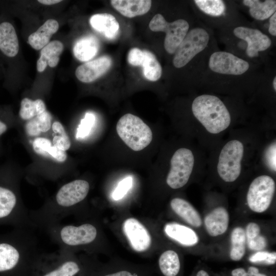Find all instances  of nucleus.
<instances>
[{
	"label": "nucleus",
	"mask_w": 276,
	"mask_h": 276,
	"mask_svg": "<svg viewBox=\"0 0 276 276\" xmlns=\"http://www.w3.org/2000/svg\"><path fill=\"white\" fill-rule=\"evenodd\" d=\"M89 182L76 179L61 187L53 200L40 208L29 212L30 220L35 228L42 229L61 223L71 210L86 197L89 190Z\"/></svg>",
	"instance_id": "1"
},
{
	"label": "nucleus",
	"mask_w": 276,
	"mask_h": 276,
	"mask_svg": "<svg viewBox=\"0 0 276 276\" xmlns=\"http://www.w3.org/2000/svg\"><path fill=\"white\" fill-rule=\"evenodd\" d=\"M39 254L32 228H14L0 234V274L35 263Z\"/></svg>",
	"instance_id": "2"
},
{
	"label": "nucleus",
	"mask_w": 276,
	"mask_h": 276,
	"mask_svg": "<svg viewBox=\"0 0 276 276\" xmlns=\"http://www.w3.org/2000/svg\"><path fill=\"white\" fill-rule=\"evenodd\" d=\"M15 183L10 177L0 173V225L33 228L29 212L20 202Z\"/></svg>",
	"instance_id": "3"
},
{
	"label": "nucleus",
	"mask_w": 276,
	"mask_h": 276,
	"mask_svg": "<svg viewBox=\"0 0 276 276\" xmlns=\"http://www.w3.org/2000/svg\"><path fill=\"white\" fill-rule=\"evenodd\" d=\"M192 110L194 117L211 133H219L230 125L231 118L228 109L215 96L197 97L193 101Z\"/></svg>",
	"instance_id": "4"
},
{
	"label": "nucleus",
	"mask_w": 276,
	"mask_h": 276,
	"mask_svg": "<svg viewBox=\"0 0 276 276\" xmlns=\"http://www.w3.org/2000/svg\"><path fill=\"white\" fill-rule=\"evenodd\" d=\"M44 230L59 248L72 250L93 244L98 237L96 226L90 223L79 225L61 223L45 227Z\"/></svg>",
	"instance_id": "5"
},
{
	"label": "nucleus",
	"mask_w": 276,
	"mask_h": 276,
	"mask_svg": "<svg viewBox=\"0 0 276 276\" xmlns=\"http://www.w3.org/2000/svg\"><path fill=\"white\" fill-rule=\"evenodd\" d=\"M116 130L124 143L135 151L145 148L153 138L150 128L141 118L131 113H126L120 118Z\"/></svg>",
	"instance_id": "6"
},
{
	"label": "nucleus",
	"mask_w": 276,
	"mask_h": 276,
	"mask_svg": "<svg viewBox=\"0 0 276 276\" xmlns=\"http://www.w3.org/2000/svg\"><path fill=\"white\" fill-rule=\"evenodd\" d=\"M244 146L238 140L228 142L222 148L217 164V172L221 178L226 182L235 181L241 171V160Z\"/></svg>",
	"instance_id": "7"
},
{
	"label": "nucleus",
	"mask_w": 276,
	"mask_h": 276,
	"mask_svg": "<svg viewBox=\"0 0 276 276\" xmlns=\"http://www.w3.org/2000/svg\"><path fill=\"white\" fill-rule=\"evenodd\" d=\"M149 27L153 32L166 33L164 48L167 53L173 54L188 33L189 25L183 19L169 22L162 14H156L150 20Z\"/></svg>",
	"instance_id": "8"
},
{
	"label": "nucleus",
	"mask_w": 276,
	"mask_h": 276,
	"mask_svg": "<svg viewBox=\"0 0 276 276\" xmlns=\"http://www.w3.org/2000/svg\"><path fill=\"white\" fill-rule=\"evenodd\" d=\"M209 39L208 33L203 28H195L189 31L175 52L174 66L181 68L186 65L206 47Z\"/></svg>",
	"instance_id": "9"
},
{
	"label": "nucleus",
	"mask_w": 276,
	"mask_h": 276,
	"mask_svg": "<svg viewBox=\"0 0 276 276\" xmlns=\"http://www.w3.org/2000/svg\"><path fill=\"white\" fill-rule=\"evenodd\" d=\"M194 164V157L189 149L181 148L173 154L166 182L172 189L183 187L188 181Z\"/></svg>",
	"instance_id": "10"
},
{
	"label": "nucleus",
	"mask_w": 276,
	"mask_h": 276,
	"mask_svg": "<svg viewBox=\"0 0 276 276\" xmlns=\"http://www.w3.org/2000/svg\"><path fill=\"white\" fill-rule=\"evenodd\" d=\"M275 189V182L269 176L261 175L254 179L247 194L250 209L256 213L265 211L271 203Z\"/></svg>",
	"instance_id": "11"
},
{
	"label": "nucleus",
	"mask_w": 276,
	"mask_h": 276,
	"mask_svg": "<svg viewBox=\"0 0 276 276\" xmlns=\"http://www.w3.org/2000/svg\"><path fill=\"white\" fill-rule=\"evenodd\" d=\"M209 66L215 73L232 75H242L249 68L246 60L224 51L213 53L210 57Z\"/></svg>",
	"instance_id": "12"
},
{
	"label": "nucleus",
	"mask_w": 276,
	"mask_h": 276,
	"mask_svg": "<svg viewBox=\"0 0 276 276\" xmlns=\"http://www.w3.org/2000/svg\"><path fill=\"white\" fill-rule=\"evenodd\" d=\"M233 33L235 36L247 42L246 54L250 58L258 56L259 52L267 50L271 44L269 37L258 29L238 27L234 29Z\"/></svg>",
	"instance_id": "13"
},
{
	"label": "nucleus",
	"mask_w": 276,
	"mask_h": 276,
	"mask_svg": "<svg viewBox=\"0 0 276 276\" xmlns=\"http://www.w3.org/2000/svg\"><path fill=\"white\" fill-rule=\"evenodd\" d=\"M122 227L124 234L133 249L142 252L150 247L151 236L146 228L137 219L133 218L126 219Z\"/></svg>",
	"instance_id": "14"
},
{
	"label": "nucleus",
	"mask_w": 276,
	"mask_h": 276,
	"mask_svg": "<svg viewBox=\"0 0 276 276\" xmlns=\"http://www.w3.org/2000/svg\"><path fill=\"white\" fill-rule=\"evenodd\" d=\"M111 62L109 56L100 57L79 66L76 70V76L84 83L93 82L107 72Z\"/></svg>",
	"instance_id": "15"
},
{
	"label": "nucleus",
	"mask_w": 276,
	"mask_h": 276,
	"mask_svg": "<svg viewBox=\"0 0 276 276\" xmlns=\"http://www.w3.org/2000/svg\"><path fill=\"white\" fill-rule=\"evenodd\" d=\"M204 222L210 236L215 237L222 235L228 228V213L224 208H216L205 216Z\"/></svg>",
	"instance_id": "16"
},
{
	"label": "nucleus",
	"mask_w": 276,
	"mask_h": 276,
	"mask_svg": "<svg viewBox=\"0 0 276 276\" xmlns=\"http://www.w3.org/2000/svg\"><path fill=\"white\" fill-rule=\"evenodd\" d=\"M91 27L109 39L115 38L118 34L119 24L116 18L109 13L93 15L89 19Z\"/></svg>",
	"instance_id": "17"
},
{
	"label": "nucleus",
	"mask_w": 276,
	"mask_h": 276,
	"mask_svg": "<svg viewBox=\"0 0 276 276\" xmlns=\"http://www.w3.org/2000/svg\"><path fill=\"white\" fill-rule=\"evenodd\" d=\"M112 7L122 15L132 18L147 13L151 8L150 0H111Z\"/></svg>",
	"instance_id": "18"
},
{
	"label": "nucleus",
	"mask_w": 276,
	"mask_h": 276,
	"mask_svg": "<svg viewBox=\"0 0 276 276\" xmlns=\"http://www.w3.org/2000/svg\"><path fill=\"white\" fill-rule=\"evenodd\" d=\"M0 50L9 57H15L18 53L17 34L13 26L8 21L0 24Z\"/></svg>",
	"instance_id": "19"
},
{
	"label": "nucleus",
	"mask_w": 276,
	"mask_h": 276,
	"mask_svg": "<svg viewBox=\"0 0 276 276\" xmlns=\"http://www.w3.org/2000/svg\"><path fill=\"white\" fill-rule=\"evenodd\" d=\"M59 29L58 21L49 19L35 32L30 35L28 42L36 50L42 49L50 42V39Z\"/></svg>",
	"instance_id": "20"
},
{
	"label": "nucleus",
	"mask_w": 276,
	"mask_h": 276,
	"mask_svg": "<svg viewBox=\"0 0 276 276\" xmlns=\"http://www.w3.org/2000/svg\"><path fill=\"white\" fill-rule=\"evenodd\" d=\"M64 49L63 43L57 40H53L44 47L41 50L40 56L37 62V70L43 72L47 65L50 67L57 66L60 55Z\"/></svg>",
	"instance_id": "21"
},
{
	"label": "nucleus",
	"mask_w": 276,
	"mask_h": 276,
	"mask_svg": "<svg viewBox=\"0 0 276 276\" xmlns=\"http://www.w3.org/2000/svg\"><path fill=\"white\" fill-rule=\"evenodd\" d=\"M164 231L169 238L184 246H193L198 242L196 233L191 228L180 224L167 223Z\"/></svg>",
	"instance_id": "22"
},
{
	"label": "nucleus",
	"mask_w": 276,
	"mask_h": 276,
	"mask_svg": "<svg viewBox=\"0 0 276 276\" xmlns=\"http://www.w3.org/2000/svg\"><path fill=\"white\" fill-rule=\"evenodd\" d=\"M173 211L190 225L199 227L202 224L200 216L188 201L180 198H173L170 202Z\"/></svg>",
	"instance_id": "23"
},
{
	"label": "nucleus",
	"mask_w": 276,
	"mask_h": 276,
	"mask_svg": "<svg viewBox=\"0 0 276 276\" xmlns=\"http://www.w3.org/2000/svg\"><path fill=\"white\" fill-rule=\"evenodd\" d=\"M99 48L97 38L93 36H86L76 41L73 48V53L79 60L86 61L96 55Z\"/></svg>",
	"instance_id": "24"
},
{
	"label": "nucleus",
	"mask_w": 276,
	"mask_h": 276,
	"mask_svg": "<svg viewBox=\"0 0 276 276\" xmlns=\"http://www.w3.org/2000/svg\"><path fill=\"white\" fill-rule=\"evenodd\" d=\"M243 3L249 8L250 15L258 20L269 18L276 10L275 0H266L263 2L259 0H244Z\"/></svg>",
	"instance_id": "25"
},
{
	"label": "nucleus",
	"mask_w": 276,
	"mask_h": 276,
	"mask_svg": "<svg viewBox=\"0 0 276 276\" xmlns=\"http://www.w3.org/2000/svg\"><path fill=\"white\" fill-rule=\"evenodd\" d=\"M52 116L47 110L28 120L25 125L27 134L31 137L39 136L52 127Z\"/></svg>",
	"instance_id": "26"
},
{
	"label": "nucleus",
	"mask_w": 276,
	"mask_h": 276,
	"mask_svg": "<svg viewBox=\"0 0 276 276\" xmlns=\"http://www.w3.org/2000/svg\"><path fill=\"white\" fill-rule=\"evenodd\" d=\"M158 264L162 273L165 276H176L180 268L179 257L172 250H168L160 255Z\"/></svg>",
	"instance_id": "27"
},
{
	"label": "nucleus",
	"mask_w": 276,
	"mask_h": 276,
	"mask_svg": "<svg viewBox=\"0 0 276 276\" xmlns=\"http://www.w3.org/2000/svg\"><path fill=\"white\" fill-rule=\"evenodd\" d=\"M144 59L142 63L144 77L150 81L159 79L162 74V67L155 56L151 52L143 50Z\"/></svg>",
	"instance_id": "28"
},
{
	"label": "nucleus",
	"mask_w": 276,
	"mask_h": 276,
	"mask_svg": "<svg viewBox=\"0 0 276 276\" xmlns=\"http://www.w3.org/2000/svg\"><path fill=\"white\" fill-rule=\"evenodd\" d=\"M231 249L230 258L238 261L240 260L245 252L246 236L245 230L241 227H235L231 234Z\"/></svg>",
	"instance_id": "29"
},
{
	"label": "nucleus",
	"mask_w": 276,
	"mask_h": 276,
	"mask_svg": "<svg viewBox=\"0 0 276 276\" xmlns=\"http://www.w3.org/2000/svg\"><path fill=\"white\" fill-rule=\"evenodd\" d=\"M46 110L45 103L42 100H32L25 98L20 103L19 115L21 119L28 121Z\"/></svg>",
	"instance_id": "30"
},
{
	"label": "nucleus",
	"mask_w": 276,
	"mask_h": 276,
	"mask_svg": "<svg viewBox=\"0 0 276 276\" xmlns=\"http://www.w3.org/2000/svg\"><path fill=\"white\" fill-rule=\"evenodd\" d=\"M246 242L248 247L252 250H261L267 245L266 238L260 234L259 225L254 222L249 223L245 229Z\"/></svg>",
	"instance_id": "31"
},
{
	"label": "nucleus",
	"mask_w": 276,
	"mask_h": 276,
	"mask_svg": "<svg viewBox=\"0 0 276 276\" xmlns=\"http://www.w3.org/2000/svg\"><path fill=\"white\" fill-rule=\"evenodd\" d=\"M194 2L201 11L211 16H221L225 10V5L223 1L195 0Z\"/></svg>",
	"instance_id": "32"
},
{
	"label": "nucleus",
	"mask_w": 276,
	"mask_h": 276,
	"mask_svg": "<svg viewBox=\"0 0 276 276\" xmlns=\"http://www.w3.org/2000/svg\"><path fill=\"white\" fill-rule=\"evenodd\" d=\"M52 129L55 134L52 140L53 145L63 151L68 150L71 147V143L62 124L58 121H55L52 124Z\"/></svg>",
	"instance_id": "33"
},
{
	"label": "nucleus",
	"mask_w": 276,
	"mask_h": 276,
	"mask_svg": "<svg viewBox=\"0 0 276 276\" xmlns=\"http://www.w3.org/2000/svg\"><path fill=\"white\" fill-rule=\"evenodd\" d=\"M80 271L79 264L72 256L58 269L43 274L42 276H74Z\"/></svg>",
	"instance_id": "34"
},
{
	"label": "nucleus",
	"mask_w": 276,
	"mask_h": 276,
	"mask_svg": "<svg viewBox=\"0 0 276 276\" xmlns=\"http://www.w3.org/2000/svg\"><path fill=\"white\" fill-rule=\"evenodd\" d=\"M34 152L45 157L52 158L56 149L50 140L45 137H37L32 143Z\"/></svg>",
	"instance_id": "35"
},
{
	"label": "nucleus",
	"mask_w": 276,
	"mask_h": 276,
	"mask_svg": "<svg viewBox=\"0 0 276 276\" xmlns=\"http://www.w3.org/2000/svg\"><path fill=\"white\" fill-rule=\"evenodd\" d=\"M95 123V116L91 112L85 113L78 126L76 134L77 139H83L87 136L91 130Z\"/></svg>",
	"instance_id": "36"
},
{
	"label": "nucleus",
	"mask_w": 276,
	"mask_h": 276,
	"mask_svg": "<svg viewBox=\"0 0 276 276\" xmlns=\"http://www.w3.org/2000/svg\"><path fill=\"white\" fill-rule=\"evenodd\" d=\"M249 261L254 263L273 265L276 262V253L266 251H258L249 257Z\"/></svg>",
	"instance_id": "37"
},
{
	"label": "nucleus",
	"mask_w": 276,
	"mask_h": 276,
	"mask_svg": "<svg viewBox=\"0 0 276 276\" xmlns=\"http://www.w3.org/2000/svg\"><path fill=\"white\" fill-rule=\"evenodd\" d=\"M132 184V179L128 176L122 180L118 185L112 193V198L115 200L122 199L131 188Z\"/></svg>",
	"instance_id": "38"
},
{
	"label": "nucleus",
	"mask_w": 276,
	"mask_h": 276,
	"mask_svg": "<svg viewBox=\"0 0 276 276\" xmlns=\"http://www.w3.org/2000/svg\"><path fill=\"white\" fill-rule=\"evenodd\" d=\"M144 59L143 51L133 48L130 50L127 56L128 63L133 66H142Z\"/></svg>",
	"instance_id": "39"
},
{
	"label": "nucleus",
	"mask_w": 276,
	"mask_h": 276,
	"mask_svg": "<svg viewBox=\"0 0 276 276\" xmlns=\"http://www.w3.org/2000/svg\"><path fill=\"white\" fill-rule=\"evenodd\" d=\"M266 162L268 167L272 171L276 170V144H271L267 149L265 153Z\"/></svg>",
	"instance_id": "40"
},
{
	"label": "nucleus",
	"mask_w": 276,
	"mask_h": 276,
	"mask_svg": "<svg viewBox=\"0 0 276 276\" xmlns=\"http://www.w3.org/2000/svg\"><path fill=\"white\" fill-rule=\"evenodd\" d=\"M232 276H267L259 272V269L254 266L248 268L247 271L243 268H238L232 270Z\"/></svg>",
	"instance_id": "41"
},
{
	"label": "nucleus",
	"mask_w": 276,
	"mask_h": 276,
	"mask_svg": "<svg viewBox=\"0 0 276 276\" xmlns=\"http://www.w3.org/2000/svg\"><path fill=\"white\" fill-rule=\"evenodd\" d=\"M268 32L272 36H276V12L269 17Z\"/></svg>",
	"instance_id": "42"
},
{
	"label": "nucleus",
	"mask_w": 276,
	"mask_h": 276,
	"mask_svg": "<svg viewBox=\"0 0 276 276\" xmlns=\"http://www.w3.org/2000/svg\"><path fill=\"white\" fill-rule=\"evenodd\" d=\"M104 276H135V275L128 271L122 270V271H120L115 273L108 274Z\"/></svg>",
	"instance_id": "43"
},
{
	"label": "nucleus",
	"mask_w": 276,
	"mask_h": 276,
	"mask_svg": "<svg viewBox=\"0 0 276 276\" xmlns=\"http://www.w3.org/2000/svg\"><path fill=\"white\" fill-rule=\"evenodd\" d=\"M9 128V125L6 121L0 119V136L5 133Z\"/></svg>",
	"instance_id": "44"
},
{
	"label": "nucleus",
	"mask_w": 276,
	"mask_h": 276,
	"mask_svg": "<svg viewBox=\"0 0 276 276\" xmlns=\"http://www.w3.org/2000/svg\"><path fill=\"white\" fill-rule=\"evenodd\" d=\"M62 1L60 0H39L38 2L42 4L45 5H52L56 4H58L61 2Z\"/></svg>",
	"instance_id": "45"
},
{
	"label": "nucleus",
	"mask_w": 276,
	"mask_h": 276,
	"mask_svg": "<svg viewBox=\"0 0 276 276\" xmlns=\"http://www.w3.org/2000/svg\"><path fill=\"white\" fill-rule=\"evenodd\" d=\"M196 276H209V273L204 270H200L197 273Z\"/></svg>",
	"instance_id": "46"
},
{
	"label": "nucleus",
	"mask_w": 276,
	"mask_h": 276,
	"mask_svg": "<svg viewBox=\"0 0 276 276\" xmlns=\"http://www.w3.org/2000/svg\"><path fill=\"white\" fill-rule=\"evenodd\" d=\"M272 85L274 90H276V77L275 76L272 82Z\"/></svg>",
	"instance_id": "47"
}]
</instances>
